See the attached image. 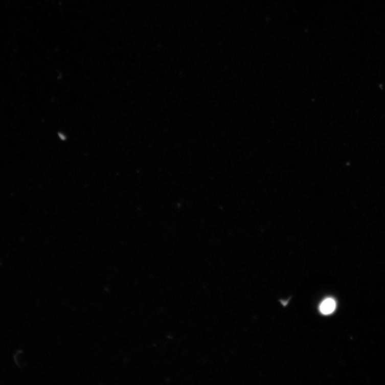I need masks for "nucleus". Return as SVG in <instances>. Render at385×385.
<instances>
[{
    "mask_svg": "<svg viewBox=\"0 0 385 385\" xmlns=\"http://www.w3.org/2000/svg\"><path fill=\"white\" fill-rule=\"evenodd\" d=\"M336 304L334 300L328 299L324 301L321 306V312L325 314H329L334 311Z\"/></svg>",
    "mask_w": 385,
    "mask_h": 385,
    "instance_id": "f257e3e1",
    "label": "nucleus"
}]
</instances>
